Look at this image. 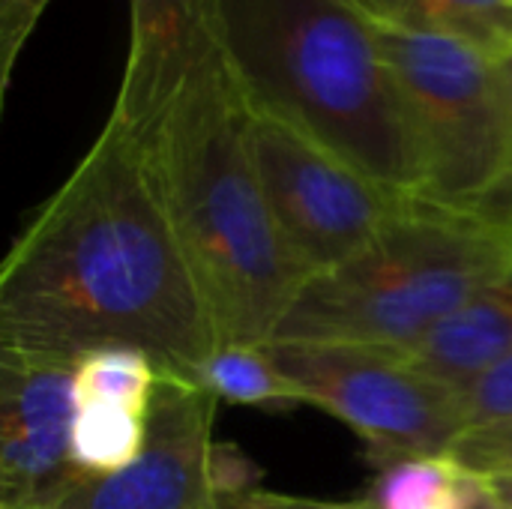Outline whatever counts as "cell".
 Listing matches in <instances>:
<instances>
[{
    "instance_id": "1",
    "label": "cell",
    "mask_w": 512,
    "mask_h": 509,
    "mask_svg": "<svg viewBox=\"0 0 512 509\" xmlns=\"http://www.w3.org/2000/svg\"><path fill=\"white\" fill-rule=\"evenodd\" d=\"M111 345L192 384L222 345L144 141L114 114L0 270V348L78 363Z\"/></svg>"
},
{
    "instance_id": "2",
    "label": "cell",
    "mask_w": 512,
    "mask_h": 509,
    "mask_svg": "<svg viewBox=\"0 0 512 509\" xmlns=\"http://www.w3.org/2000/svg\"><path fill=\"white\" fill-rule=\"evenodd\" d=\"M135 132L222 345L273 342L306 276L273 222L249 147V108L219 48Z\"/></svg>"
},
{
    "instance_id": "3",
    "label": "cell",
    "mask_w": 512,
    "mask_h": 509,
    "mask_svg": "<svg viewBox=\"0 0 512 509\" xmlns=\"http://www.w3.org/2000/svg\"><path fill=\"white\" fill-rule=\"evenodd\" d=\"M219 57L243 102L288 123L375 183L423 192V156L357 0H210Z\"/></svg>"
},
{
    "instance_id": "4",
    "label": "cell",
    "mask_w": 512,
    "mask_h": 509,
    "mask_svg": "<svg viewBox=\"0 0 512 509\" xmlns=\"http://www.w3.org/2000/svg\"><path fill=\"white\" fill-rule=\"evenodd\" d=\"M510 267V228L411 195L363 252L303 282L273 342L408 351Z\"/></svg>"
},
{
    "instance_id": "5",
    "label": "cell",
    "mask_w": 512,
    "mask_h": 509,
    "mask_svg": "<svg viewBox=\"0 0 512 509\" xmlns=\"http://www.w3.org/2000/svg\"><path fill=\"white\" fill-rule=\"evenodd\" d=\"M423 156V198L480 210L510 168L501 66L429 33L372 18Z\"/></svg>"
},
{
    "instance_id": "6",
    "label": "cell",
    "mask_w": 512,
    "mask_h": 509,
    "mask_svg": "<svg viewBox=\"0 0 512 509\" xmlns=\"http://www.w3.org/2000/svg\"><path fill=\"white\" fill-rule=\"evenodd\" d=\"M276 366L315 405L351 426L381 468L414 456H450L468 432L465 396L402 351L339 342H267Z\"/></svg>"
},
{
    "instance_id": "7",
    "label": "cell",
    "mask_w": 512,
    "mask_h": 509,
    "mask_svg": "<svg viewBox=\"0 0 512 509\" xmlns=\"http://www.w3.org/2000/svg\"><path fill=\"white\" fill-rule=\"evenodd\" d=\"M249 147L279 237L306 279L363 252L411 198L252 108Z\"/></svg>"
},
{
    "instance_id": "8",
    "label": "cell",
    "mask_w": 512,
    "mask_h": 509,
    "mask_svg": "<svg viewBox=\"0 0 512 509\" xmlns=\"http://www.w3.org/2000/svg\"><path fill=\"white\" fill-rule=\"evenodd\" d=\"M216 396L162 375L144 453L117 474H81L33 509H219L210 486Z\"/></svg>"
},
{
    "instance_id": "9",
    "label": "cell",
    "mask_w": 512,
    "mask_h": 509,
    "mask_svg": "<svg viewBox=\"0 0 512 509\" xmlns=\"http://www.w3.org/2000/svg\"><path fill=\"white\" fill-rule=\"evenodd\" d=\"M75 414V363L0 348V509L39 507L81 477Z\"/></svg>"
},
{
    "instance_id": "10",
    "label": "cell",
    "mask_w": 512,
    "mask_h": 509,
    "mask_svg": "<svg viewBox=\"0 0 512 509\" xmlns=\"http://www.w3.org/2000/svg\"><path fill=\"white\" fill-rule=\"evenodd\" d=\"M213 51L210 0H129V54L111 114L144 129Z\"/></svg>"
},
{
    "instance_id": "11",
    "label": "cell",
    "mask_w": 512,
    "mask_h": 509,
    "mask_svg": "<svg viewBox=\"0 0 512 509\" xmlns=\"http://www.w3.org/2000/svg\"><path fill=\"white\" fill-rule=\"evenodd\" d=\"M402 354L423 375L468 396L512 354V267Z\"/></svg>"
},
{
    "instance_id": "12",
    "label": "cell",
    "mask_w": 512,
    "mask_h": 509,
    "mask_svg": "<svg viewBox=\"0 0 512 509\" xmlns=\"http://www.w3.org/2000/svg\"><path fill=\"white\" fill-rule=\"evenodd\" d=\"M378 21L459 42L492 63L512 57V0H357Z\"/></svg>"
},
{
    "instance_id": "13",
    "label": "cell",
    "mask_w": 512,
    "mask_h": 509,
    "mask_svg": "<svg viewBox=\"0 0 512 509\" xmlns=\"http://www.w3.org/2000/svg\"><path fill=\"white\" fill-rule=\"evenodd\" d=\"M198 384L219 402L255 405V408H288L306 405L297 384L276 366L267 345H219L204 363Z\"/></svg>"
},
{
    "instance_id": "14",
    "label": "cell",
    "mask_w": 512,
    "mask_h": 509,
    "mask_svg": "<svg viewBox=\"0 0 512 509\" xmlns=\"http://www.w3.org/2000/svg\"><path fill=\"white\" fill-rule=\"evenodd\" d=\"M147 432L150 414L108 402L78 405L72 426V462L81 474H117L144 453Z\"/></svg>"
},
{
    "instance_id": "15",
    "label": "cell",
    "mask_w": 512,
    "mask_h": 509,
    "mask_svg": "<svg viewBox=\"0 0 512 509\" xmlns=\"http://www.w3.org/2000/svg\"><path fill=\"white\" fill-rule=\"evenodd\" d=\"M162 369L138 348H96L75 363V396L78 405L108 402L141 414H150Z\"/></svg>"
},
{
    "instance_id": "16",
    "label": "cell",
    "mask_w": 512,
    "mask_h": 509,
    "mask_svg": "<svg viewBox=\"0 0 512 509\" xmlns=\"http://www.w3.org/2000/svg\"><path fill=\"white\" fill-rule=\"evenodd\" d=\"M465 468L453 456H414L381 468L369 495L375 509H441L456 498Z\"/></svg>"
},
{
    "instance_id": "17",
    "label": "cell",
    "mask_w": 512,
    "mask_h": 509,
    "mask_svg": "<svg viewBox=\"0 0 512 509\" xmlns=\"http://www.w3.org/2000/svg\"><path fill=\"white\" fill-rule=\"evenodd\" d=\"M450 456L471 474L489 477L495 483H512V420L471 429Z\"/></svg>"
},
{
    "instance_id": "18",
    "label": "cell",
    "mask_w": 512,
    "mask_h": 509,
    "mask_svg": "<svg viewBox=\"0 0 512 509\" xmlns=\"http://www.w3.org/2000/svg\"><path fill=\"white\" fill-rule=\"evenodd\" d=\"M468 432L512 420V354L504 357L486 378H480L465 396ZM465 432V435H468Z\"/></svg>"
},
{
    "instance_id": "19",
    "label": "cell",
    "mask_w": 512,
    "mask_h": 509,
    "mask_svg": "<svg viewBox=\"0 0 512 509\" xmlns=\"http://www.w3.org/2000/svg\"><path fill=\"white\" fill-rule=\"evenodd\" d=\"M264 471L234 444L216 441L210 453V486L216 495V507L222 501H234L261 489Z\"/></svg>"
},
{
    "instance_id": "20",
    "label": "cell",
    "mask_w": 512,
    "mask_h": 509,
    "mask_svg": "<svg viewBox=\"0 0 512 509\" xmlns=\"http://www.w3.org/2000/svg\"><path fill=\"white\" fill-rule=\"evenodd\" d=\"M501 75H504V90H507V111H510V168H507V177L501 180V186L495 189V195L477 213L489 216L492 222L512 231V57L507 63H501Z\"/></svg>"
},
{
    "instance_id": "21",
    "label": "cell",
    "mask_w": 512,
    "mask_h": 509,
    "mask_svg": "<svg viewBox=\"0 0 512 509\" xmlns=\"http://www.w3.org/2000/svg\"><path fill=\"white\" fill-rule=\"evenodd\" d=\"M456 509H512V504L495 480L465 471L456 495Z\"/></svg>"
},
{
    "instance_id": "22",
    "label": "cell",
    "mask_w": 512,
    "mask_h": 509,
    "mask_svg": "<svg viewBox=\"0 0 512 509\" xmlns=\"http://www.w3.org/2000/svg\"><path fill=\"white\" fill-rule=\"evenodd\" d=\"M219 509H318L315 498H294V495H276V492H252L234 501H222Z\"/></svg>"
},
{
    "instance_id": "23",
    "label": "cell",
    "mask_w": 512,
    "mask_h": 509,
    "mask_svg": "<svg viewBox=\"0 0 512 509\" xmlns=\"http://www.w3.org/2000/svg\"><path fill=\"white\" fill-rule=\"evenodd\" d=\"M33 3H36V15H42V9H45V6H48L51 0H33Z\"/></svg>"
},
{
    "instance_id": "24",
    "label": "cell",
    "mask_w": 512,
    "mask_h": 509,
    "mask_svg": "<svg viewBox=\"0 0 512 509\" xmlns=\"http://www.w3.org/2000/svg\"><path fill=\"white\" fill-rule=\"evenodd\" d=\"M498 486H501V492H504V495L512 501V483H498Z\"/></svg>"
}]
</instances>
